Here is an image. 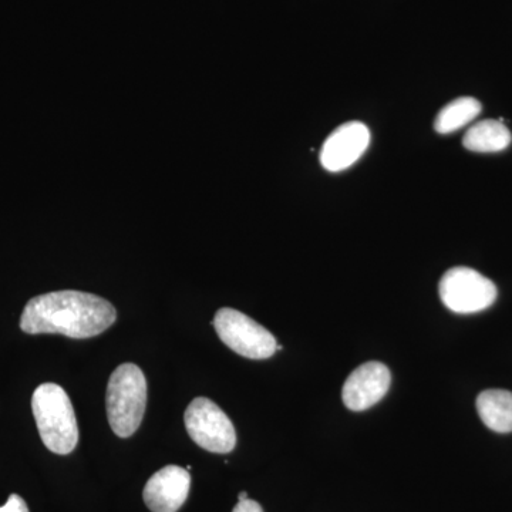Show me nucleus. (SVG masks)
Returning a JSON list of instances; mask_svg holds the SVG:
<instances>
[{"label": "nucleus", "instance_id": "obj_1", "mask_svg": "<svg viewBox=\"0 0 512 512\" xmlns=\"http://www.w3.org/2000/svg\"><path fill=\"white\" fill-rule=\"evenodd\" d=\"M116 308L93 293L59 291L30 299L20 318V329L29 335L59 333L72 339H89L110 328Z\"/></svg>", "mask_w": 512, "mask_h": 512}, {"label": "nucleus", "instance_id": "obj_2", "mask_svg": "<svg viewBox=\"0 0 512 512\" xmlns=\"http://www.w3.org/2000/svg\"><path fill=\"white\" fill-rule=\"evenodd\" d=\"M32 410L43 444L66 456L79 443V427L70 397L55 383L40 384L32 397Z\"/></svg>", "mask_w": 512, "mask_h": 512}, {"label": "nucleus", "instance_id": "obj_3", "mask_svg": "<svg viewBox=\"0 0 512 512\" xmlns=\"http://www.w3.org/2000/svg\"><path fill=\"white\" fill-rule=\"evenodd\" d=\"M106 406L111 430L121 439L133 436L147 406V380L140 367L124 363L114 370L107 386Z\"/></svg>", "mask_w": 512, "mask_h": 512}, {"label": "nucleus", "instance_id": "obj_4", "mask_svg": "<svg viewBox=\"0 0 512 512\" xmlns=\"http://www.w3.org/2000/svg\"><path fill=\"white\" fill-rule=\"evenodd\" d=\"M185 429L195 444L210 453L228 454L237 446L234 424L218 404L197 397L184 414Z\"/></svg>", "mask_w": 512, "mask_h": 512}, {"label": "nucleus", "instance_id": "obj_5", "mask_svg": "<svg viewBox=\"0 0 512 512\" xmlns=\"http://www.w3.org/2000/svg\"><path fill=\"white\" fill-rule=\"evenodd\" d=\"M439 293L444 306L460 315L485 311L498 295L493 281L467 266L448 269L440 279Z\"/></svg>", "mask_w": 512, "mask_h": 512}, {"label": "nucleus", "instance_id": "obj_6", "mask_svg": "<svg viewBox=\"0 0 512 512\" xmlns=\"http://www.w3.org/2000/svg\"><path fill=\"white\" fill-rule=\"evenodd\" d=\"M214 326L222 342L238 355L254 360L275 355V336L242 312L222 308L215 315Z\"/></svg>", "mask_w": 512, "mask_h": 512}, {"label": "nucleus", "instance_id": "obj_7", "mask_svg": "<svg viewBox=\"0 0 512 512\" xmlns=\"http://www.w3.org/2000/svg\"><path fill=\"white\" fill-rule=\"evenodd\" d=\"M392 383L389 367L380 362L363 363L350 373L342 390L345 406L352 412H365L386 396Z\"/></svg>", "mask_w": 512, "mask_h": 512}, {"label": "nucleus", "instance_id": "obj_8", "mask_svg": "<svg viewBox=\"0 0 512 512\" xmlns=\"http://www.w3.org/2000/svg\"><path fill=\"white\" fill-rule=\"evenodd\" d=\"M370 131L360 121H349L333 131L320 150V164L330 173L352 167L366 153Z\"/></svg>", "mask_w": 512, "mask_h": 512}, {"label": "nucleus", "instance_id": "obj_9", "mask_svg": "<svg viewBox=\"0 0 512 512\" xmlns=\"http://www.w3.org/2000/svg\"><path fill=\"white\" fill-rule=\"evenodd\" d=\"M190 471L167 466L157 471L144 487V503L153 512H177L190 494Z\"/></svg>", "mask_w": 512, "mask_h": 512}, {"label": "nucleus", "instance_id": "obj_10", "mask_svg": "<svg viewBox=\"0 0 512 512\" xmlns=\"http://www.w3.org/2000/svg\"><path fill=\"white\" fill-rule=\"evenodd\" d=\"M477 412L485 426L495 433L512 431V393L508 390H484L477 397Z\"/></svg>", "mask_w": 512, "mask_h": 512}, {"label": "nucleus", "instance_id": "obj_11", "mask_svg": "<svg viewBox=\"0 0 512 512\" xmlns=\"http://www.w3.org/2000/svg\"><path fill=\"white\" fill-rule=\"evenodd\" d=\"M511 141V131L504 120H483L468 128L463 146L474 153H500Z\"/></svg>", "mask_w": 512, "mask_h": 512}, {"label": "nucleus", "instance_id": "obj_12", "mask_svg": "<svg viewBox=\"0 0 512 512\" xmlns=\"http://www.w3.org/2000/svg\"><path fill=\"white\" fill-rule=\"evenodd\" d=\"M483 106L474 97H460L450 101L434 120V130L439 134H451L466 127L480 116Z\"/></svg>", "mask_w": 512, "mask_h": 512}, {"label": "nucleus", "instance_id": "obj_13", "mask_svg": "<svg viewBox=\"0 0 512 512\" xmlns=\"http://www.w3.org/2000/svg\"><path fill=\"white\" fill-rule=\"evenodd\" d=\"M0 512H29L28 504L18 494H12L8 503L0 507Z\"/></svg>", "mask_w": 512, "mask_h": 512}, {"label": "nucleus", "instance_id": "obj_14", "mask_svg": "<svg viewBox=\"0 0 512 512\" xmlns=\"http://www.w3.org/2000/svg\"><path fill=\"white\" fill-rule=\"evenodd\" d=\"M232 512H264V510H262L261 505L256 503V501L247 498V500L238 501V504L235 505L234 511Z\"/></svg>", "mask_w": 512, "mask_h": 512}, {"label": "nucleus", "instance_id": "obj_15", "mask_svg": "<svg viewBox=\"0 0 512 512\" xmlns=\"http://www.w3.org/2000/svg\"><path fill=\"white\" fill-rule=\"evenodd\" d=\"M248 498V494L245 493V491H242V493H239L238 495V501H244V500H247Z\"/></svg>", "mask_w": 512, "mask_h": 512}]
</instances>
